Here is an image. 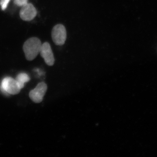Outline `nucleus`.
<instances>
[{
  "instance_id": "1",
  "label": "nucleus",
  "mask_w": 157,
  "mask_h": 157,
  "mask_svg": "<svg viewBox=\"0 0 157 157\" xmlns=\"http://www.w3.org/2000/svg\"><path fill=\"white\" fill-rule=\"evenodd\" d=\"M42 44L39 38L33 37L25 42L23 49L26 59L32 61L34 59L39 53Z\"/></svg>"
},
{
  "instance_id": "2",
  "label": "nucleus",
  "mask_w": 157,
  "mask_h": 157,
  "mask_svg": "<svg viewBox=\"0 0 157 157\" xmlns=\"http://www.w3.org/2000/svg\"><path fill=\"white\" fill-rule=\"evenodd\" d=\"M0 89L6 94L15 95L19 94L21 89L16 79L11 77H6L2 81Z\"/></svg>"
},
{
  "instance_id": "3",
  "label": "nucleus",
  "mask_w": 157,
  "mask_h": 157,
  "mask_svg": "<svg viewBox=\"0 0 157 157\" xmlns=\"http://www.w3.org/2000/svg\"><path fill=\"white\" fill-rule=\"evenodd\" d=\"M67 37V31L64 26L62 24H57L54 27L52 31V38L56 45H63Z\"/></svg>"
},
{
  "instance_id": "4",
  "label": "nucleus",
  "mask_w": 157,
  "mask_h": 157,
  "mask_svg": "<svg viewBox=\"0 0 157 157\" xmlns=\"http://www.w3.org/2000/svg\"><path fill=\"white\" fill-rule=\"evenodd\" d=\"M47 90V86L46 83L44 82H40L34 89L30 92L29 96L34 103H41L43 101Z\"/></svg>"
},
{
  "instance_id": "5",
  "label": "nucleus",
  "mask_w": 157,
  "mask_h": 157,
  "mask_svg": "<svg viewBox=\"0 0 157 157\" xmlns=\"http://www.w3.org/2000/svg\"><path fill=\"white\" fill-rule=\"evenodd\" d=\"M36 9L31 3H27L21 7L20 11V17L25 21H30L36 16Z\"/></svg>"
},
{
  "instance_id": "6",
  "label": "nucleus",
  "mask_w": 157,
  "mask_h": 157,
  "mask_svg": "<svg viewBox=\"0 0 157 157\" xmlns=\"http://www.w3.org/2000/svg\"><path fill=\"white\" fill-rule=\"evenodd\" d=\"M39 53L46 64L49 66H53L55 63L54 57L51 47L48 42H45L42 44Z\"/></svg>"
},
{
  "instance_id": "7",
  "label": "nucleus",
  "mask_w": 157,
  "mask_h": 157,
  "mask_svg": "<svg viewBox=\"0 0 157 157\" xmlns=\"http://www.w3.org/2000/svg\"><path fill=\"white\" fill-rule=\"evenodd\" d=\"M30 79V78L29 76L25 73H19L17 75L16 78V80L17 81V83L21 89L24 86L25 83L28 82Z\"/></svg>"
},
{
  "instance_id": "8",
  "label": "nucleus",
  "mask_w": 157,
  "mask_h": 157,
  "mask_svg": "<svg viewBox=\"0 0 157 157\" xmlns=\"http://www.w3.org/2000/svg\"><path fill=\"white\" fill-rule=\"evenodd\" d=\"M10 0H0V6L2 10L4 11L7 9Z\"/></svg>"
},
{
  "instance_id": "9",
  "label": "nucleus",
  "mask_w": 157,
  "mask_h": 157,
  "mask_svg": "<svg viewBox=\"0 0 157 157\" xmlns=\"http://www.w3.org/2000/svg\"><path fill=\"white\" fill-rule=\"evenodd\" d=\"M28 0H14V2L16 6L21 7L28 3Z\"/></svg>"
}]
</instances>
